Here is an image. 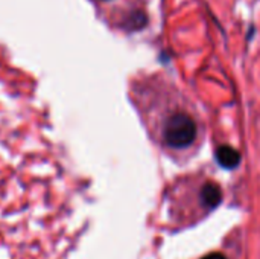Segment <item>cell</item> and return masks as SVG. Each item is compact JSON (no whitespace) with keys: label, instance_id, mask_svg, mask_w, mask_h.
I'll list each match as a JSON object with an SVG mask.
<instances>
[{"label":"cell","instance_id":"cell-1","mask_svg":"<svg viewBox=\"0 0 260 259\" xmlns=\"http://www.w3.org/2000/svg\"><path fill=\"white\" fill-rule=\"evenodd\" d=\"M197 124L186 113L171 114L163 125V140L171 148H187L197 139Z\"/></svg>","mask_w":260,"mask_h":259},{"label":"cell","instance_id":"cell-2","mask_svg":"<svg viewBox=\"0 0 260 259\" xmlns=\"http://www.w3.org/2000/svg\"><path fill=\"white\" fill-rule=\"evenodd\" d=\"M216 160L221 166H224L227 169H233L239 165L241 154L238 150H235L229 145H224V147H219L216 150Z\"/></svg>","mask_w":260,"mask_h":259},{"label":"cell","instance_id":"cell-3","mask_svg":"<svg viewBox=\"0 0 260 259\" xmlns=\"http://www.w3.org/2000/svg\"><path fill=\"white\" fill-rule=\"evenodd\" d=\"M201 198L207 208H216L222 200L221 188L215 183H207L201 191Z\"/></svg>","mask_w":260,"mask_h":259},{"label":"cell","instance_id":"cell-4","mask_svg":"<svg viewBox=\"0 0 260 259\" xmlns=\"http://www.w3.org/2000/svg\"><path fill=\"white\" fill-rule=\"evenodd\" d=\"M203 259H225V256L221 255V253H212V255H207L206 258Z\"/></svg>","mask_w":260,"mask_h":259}]
</instances>
